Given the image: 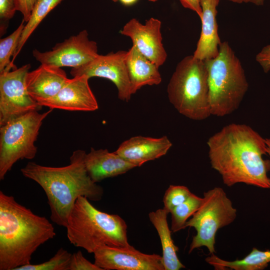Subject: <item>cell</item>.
<instances>
[{"label": "cell", "mask_w": 270, "mask_h": 270, "mask_svg": "<svg viewBox=\"0 0 270 270\" xmlns=\"http://www.w3.org/2000/svg\"><path fill=\"white\" fill-rule=\"evenodd\" d=\"M266 153L270 156V138H266Z\"/></svg>", "instance_id": "34"}, {"label": "cell", "mask_w": 270, "mask_h": 270, "mask_svg": "<svg viewBox=\"0 0 270 270\" xmlns=\"http://www.w3.org/2000/svg\"><path fill=\"white\" fill-rule=\"evenodd\" d=\"M192 193L186 186L170 185L163 198L164 208L168 212L184 202Z\"/></svg>", "instance_id": "26"}, {"label": "cell", "mask_w": 270, "mask_h": 270, "mask_svg": "<svg viewBox=\"0 0 270 270\" xmlns=\"http://www.w3.org/2000/svg\"><path fill=\"white\" fill-rule=\"evenodd\" d=\"M168 214L164 208H159L150 212L148 217L160 238L164 270H179L185 268V266L177 255L178 248L174 244L172 238V231L168 226L167 220Z\"/></svg>", "instance_id": "20"}, {"label": "cell", "mask_w": 270, "mask_h": 270, "mask_svg": "<svg viewBox=\"0 0 270 270\" xmlns=\"http://www.w3.org/2000/svg\"><path fill=\"white\" fill-rule=\"evenodd\" d=\"M236 216V209L222 188L214 187L204 192L201 206L186 224V228H194L196 232L188 252L202 246H206L210 254L216 252L218 230L232 224Z\"/></svg>", "instance_id": "8"}, {"label": "cell", "mask_w": 270, "mask_h": 270, "mask_svg": "<svg viewBox=\"0 0 270 270\" xmlns=\"http://www.w3.org/2000/svg\"><path fill=\"white\" fill-rule=\"evenodd\" d=\"M185 8L194 12L200 19L202 16V9L200 0H179Z\"/></svg>", "instance_id": "31"}, {"label": "cell", "mask_w": 270, "mask_h": 270, "mask_svg": "<svg viewBox=\"0 0 270 270\" xmlns=\"http://www.w3.org/2000/svg\"><path fill=\"white\" fill-rule=\"evenodd\" d=\"M16 10L23 16L25 22L29 20L32 11L38 0H16Z\"/></svg>", "instance_id": "29"}, {"label": "cell", "mask_w": 270, "mask_h": 270, "mask_svg": "<svg viewBox=\"0 0 270 270\" xmlns=\"http://www.w3.org/2000/svg\"><path fill=\"white\" fill-rule=\"evenodd\" d=\"M69 270H102L101 268L88 260L80 250L72 254Z\"/></svg>", "instance_id": "28"}, {"label": "cell", "mask_w": 270, "mask_h": 270, "mask_svg": "<svg viewBox=\"0 0 270 270\" xmlns=\"http://www.w3.org/2000/svg\"><path fill=\"white\" fill-rule=\"evenodd\" d=\"M30 68L26 64L0 72V126L10 120L42 106L29 95L26 76Z\"/></svg>", "instance_id": "9"}, {"label": "cell", "mask_w": 270, "mask_h": 270, "mask_svg": "<svg viewBox=\"0 0 270 270\" xmlns=\"http://www.w3.org/2000/svg\"><path fill=\"white\" fill-rule=\"evenodd\" d=\"M205 260L217 270H262L270 263V250L262 251L253 248L249 254L241 260L228 261L211 254Z\"/></svg>", "instance_id": "21"}, {"label": "cell", "mask_w": 270, "mask_h": 270, "mask_svg": "<svg viewBox=\"0 0 270 270\" xmlns=\"http://www.w3.org/2000/svg\"><path fill=\"white\" fill-rule=\"evenodd\" d=\"M220 0H200L202 9V31L194 56L206 60L215 58L222 42L218 34L216 16Z\"/></svg>", "instance_id": "17"}, {"label": "cell", "mask_w": 270, "mask_h": 270, "mask_svg": "<svg viewBox=\"0 0 270 270\" xmlns=\"http://www.w3.org/2000/svg\"><path fill=\"white\" fill-rule=\"evenodd\" d=\"M205 62L211 114L230 115L238 108L248 88L242 63L227 42L220 43L215 58Z\"/></svg>", "instance_id": "5"}, {"label": "cell", "mask_w": 270, "mask_h": 270, "mask_svg": "<svg viewBox=\"0 0 270 270\" xmlns=\"http://www.w3.org/2000/svg\"><path fill=\"white\" fill-rule=\"evenodd\" d=\"M89 200L81 196L74 204L66 227L70 242L90 254L103 246H130L125 221L98 210Z\"/></svg>", "instance_id": "4"}, {"label": "cell", "mask_w": 270, "mask_h": 270, "mask_svg": "<svg viewBox=\"0 0 270 270\" xmlns=\"http://www.w3.org/2000/svg\"><path fill=\"white\" fill-rule=\"evenodd\" d=\"M56 235L48 218L0 191V270L30 264L39 246Z\"/></svg>", "instance_id": "3"}, {"label": "cell", "mask_w": 270, "mask_h": 270, "mask_svg": "<svg viewBox=\"0 0 270 270\" xmlns=\"http://www.w3.org/2000/svg\"><path fill=\"white\" fill-rule=\"evenodd\" d=\"M24 22L22 20L18 28L12 33L0 40V72L16 68L10 58L12 56L14 58L15 56L24 27Z\"/></svg>", "instance_id": "23"}, {"label": "cell", "mask_w": 270, "mask_h": 270, "mask_svg": "<svg viewBox=\"0 0 270 270\" xmlns=\"http://www.w3.org/2000/svg\"><path fill=\"white\" fill-rule=\"evenodd\" d=\"M172 146L166 136L159 138L138 136L122 142L114 152L138 167L165 155Z\"/></svg>", "instance_id": "15"}, {"label": "cell", "mask_w": 270, "mask_h": 270, "mask_svg": "<svg viewBox=\"0 0 270 270\" xmlns=\"http://www.w3.org/2000/svg\"><path fill=\"white\" fill-rule=\"evenodd\" d=\"M256 62L265 72L270 70V44L264 46L256 56Z\"/></svg>", "instance_id": "30"}, {"label": "cell", "mask_w": 270, "mask_h": 270, "mask_svg": "<svg viewBox=\"0 0 270 270\" xmlns=\"http://www.w3.org/2000/svg\"><path fill=\"white\" fill-rule=\"evenodd\" d=\"M32 54L41 64L72 68L83 66L99 54L96 42L89 40L86 30L57 43L50 50L42 52L35 49Z\"/></svg>", "instance_id": "10"}, {"label": "cell", "mask_w": 270, "mask_h": 270, "mask_svg": "<svg viewBox=\"0 0 270 270\" xmlns=\"http://www.w3.org/2000/svg\"><path fill=\"white\" fill-rule=\"evenodd\" d=\"M244 2H250L257 6H261L264 4V0H242Z\"/></svg>", "instance_id": "32"}, {"label": "cell", "mask_w": 270, "mask_h": 270, "mask_svg": "<svg viewBox=\"0 0 270 270\" xmlns=\"http://www.w3.org/2000/svg\"><path fill=\"white\" fill-rule=\"evenodd\" d=\"M148 1L150 2H156L158 0H148Z\"/></svg>", "instance_id": "36"}, {"label": "cell", "mask_w": 270, "mask_h": 270, "mask_svg": "<svg viewBox=\"0 0 270 270\" xmlns=\"http://www.w3.org/2000/svg\"><path fill=\"white\" fill-rule=\"evenodd\" d=\"M206 144L211 166L225 185L244 183L270 188V160L262 157L267 154L266 138L250 126L230 124L210 136Z\"/></svg>", "instance_id": "1"}, {"label": "cell", "mask_w": 270, "mask_h": 270, "mask_svg": "<svg viewBox=\"0 0 270 270\" xmlns=\"http://www.w3.org/2000/svg\"><path fill=\"white\" fill-rule=\"evenodd\" d=\"M127 52L121 50L98 54L91 62L72 68L70 73L73 77L85 75L89 78L98 76L108 79L116 86L118 98L128 102L132 94L126 62Z\"/></svg>", "instance_id": "11"}, {"label": "cell", "mask_w": 270, "mask_h": 270, "mask_svg": "<svg viewBox=\"0 0 270 270\" xmlns=\"http://www.w3.org/2000/svg\"><path fill=\"white\" fill-rule=\"evenodd\" d=\"M114 2H116L118 1V0H112Z\"/></svg>", "instance_id": "37"}, {"label": "cell", "mask_w": 270, "mask_h": 270, "mask_svg": "<svg viewBox=\"0 0 270 270\" xmlns=\"http://www.w3.org/2000/svg\"><path fill=\"white\" fill-rule=\"evenodd\" d=\"M167 92L170 102L184 116L202 120L212 115L205 60L193 55L183 58L170 78Z\"/></svg>", "instance_id": "6"}, {"label": "cell", "mask_w": 270, "mask_h": 270, "mask_svg": "<svg viewBox=\"0 0 270 270\" xmlns=\"http://www.w3.org/2000/svg\"><path fill=\"white\" fill-rule=\"evenodd\" d=\"M126 62L132 94L143 86L158 85L161 82L159 67L135 46L132 45L128 50Z\"/></svg>", "instance_id": "19"}, {"label": "cell", "mask_w": 270, "mask_h": 270, "mask_svg": "<svg viewBox=\"0 0 270 270\" xmlns=\"http://www.w3.org/2000/svg\"><path fill=\"white\" fill-rule=\"evenodd\" d=\"M68 80L61 68L41 64L27 73L25 82L28 94L38 103L55 96Z\"/></svg>", "instance_id": "16"}, {"label": "cell", "mask_w": 270, "mask_h": 270, "mask_svg": "<svg viewBox=\"0 0 270 270\" xmlns=\"http://www.w3.org/2000/svg\"><path fill=\"white\" fill-rule=\"evenodd\" d=\"M83 150L74 151L70 164L52 167L28 162L21 170L22 175L38 184L48 198L50 219L57 225L66 227L76 200L81 196L90 200H100L103 196L102 186L94 182L86 170Z\"/></svg>", "instance_id": "2"}, {"label": "cell", "mask_w": 270, "mask_h": 270, "mask_svg": "<svg viewBox=\"0 0 270 270\" xmlns=\"http://www.w3.org/2000/svg\"><path fill=\"white\" fill-rule=\"evenodd\" d=\"M161 22L154 18L144 24L137 19L132 18L120 30V34L130 38L132 45L158 66H162L167 58V53L162 42Z\"/></svg>", "instance_id": "13"}, {"label": "cell", "mask_w": 270, "mask_h": 270, "mask_svg": "<svg viewBox=\"0 0 270 270\" xmlns=\"http://www.w3.org/2000/svg\"><path fill=\"white\" fill-rule=\"evenodd\" d=\"M16 0H0V35H3L8 21L13 18L16 12Z\"/></svg>", "instance_id": "27"}, {"label": "cell", "mask_w": 270, "mask_h": 270, "mask_svg": "<svg viewBox=\"0 0 270 270\" xmlns=\"http://www.w3.org/2000/svg\"><path fill=\"white\" fill-rule=\"evenodd\" d=\"M84 164L91 179L95 182L122 174L136 166L114 152L92 148L86 154Z\"/></svg>", "instance_id": "18"}, {"label": "cell", "mask_w": 270, "mask_h": 270, "mask_svg": "<svg viewBox=\"0 0 270 270\" xmlns=\"http://www.w3.org/2000/svg\"><path fill=\"white\" fill-rule=\"evenodd\" d=\"M125 6H130L134 4L138 0H118Z\"/></svg>", "instance_id": "33"}, {"label": "cell", "mask_w": 270, "mask_h": 270, "mask_svg": "<svg viewBox=\"0 0 270 270\" xmlns=\"http://www.w3.org/2000/svg\"><path fill=\"white\" fill-rule=\"evenodd\" d=\"M230 0V2H234L235 3H238V4H240L243 2L242 0Z\"/></svg>", "instance_id": "35"}, {"label": "cell", "mask_w": 270, "mask_h": 270, "mask_svg": "<svg viewBox=\"0 0 270 270\" xmlns=\"http://www.w3.org/2000/svg\"><path fill=\"white\" fill-rule=\"evenodd\" d=\"M94 254V263L102 270H164L162 256L143 253L130 245L103 246Z\"/></svg>", "instance_id": "12"}, {"label": "cell", "mask_w": 270, "mask_h": 270, "mask_svg": "<svg viewBox=\"0 0 270 270\" xmlns=\"http://www.w3.org/2000/svg\"><path fill=\"white\" fill-rule=\"evenodd\" d=\"M53 109L40 113L34 110L16 118L0 126V180L20 160L34 158L35 142L44 120Z\"/></svg>", "instance_id": "7"}, {"label": "cell", "mask_w": 270, "mask_h": 270, "mask_svg": "<svg viewBox=\"0 0 270 270\" xmlns=\"http://www.w3.org/2000/svg\"><path fill=\"white\" fill-rule=\"evenodd\" d=\"M85 75L68 78L64 86L52 98L38 102L40 106L70 111L92 112L98 109L96 98Z\"/></svg>", "instance_id": "14"}, {"label": "cell", "mask_w": 270, "mask_h": 270, "mask_svg": "<svg viewBox=\"0 0 270 270\" xmlns=\"http://www.w3.org/2000/svg\"><path fill=\"white\" fill-rule=\"evenodd\" d=\"M64 0H38L24 26L16 52L12 62L27 41L28 38L47 14Z\"/></svg>", "instance_id": "22"}, {"label": "cell", "mask_w": 270, "mask_h": 270, "mask_svg": "<svg viewBox=\"0 0 270 270\" xmlns=\"http://www.w3.org/2000/svg\"><path fill=\"white\" fill-rule=\"evenodd\" d=\"M202 202V198L192 194L184 202L170 211L172 232H176L186 228L188 220L197 211Z\"/></svg>", "instance_id": "24"}, {"label": "cell", "mask_w": 270, "mask_h": 270, "mask_svg": "<svg viewBox=\"0 0 270 270\" xmlns=\"http://www.w3.org/2000/svg\"><path fill=\"white\" fill-rule=\"evenodd\" d=\"M72 254L61 248L48 260L38 264H29L16 270H69Z\"/></svg>", "instance_id": "25"}]
</instances>
